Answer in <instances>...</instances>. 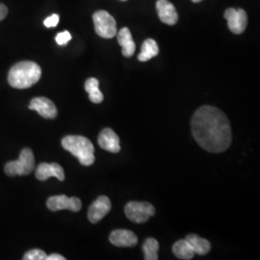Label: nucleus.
<instances>
[{"label":"nucleus","instance_id":"f257e3e1","mask_svg":"<svg viewBox=\"0 0 260 260\" xmlns=\"http://www.w3.org/2000/svg\"><path fill=\"white\" fill-rule=\"evenodd\" d=\"M191 128L197 143L208 152L221 153L232 144L231 122L223 112L214 106L200 107L193 116Z\"/></svg>","mask_w":260,"mask_h":260},{"label":"nucleus","instance_id":"f03ea898","mask_svg":"<svg viewBox=\"0 0 260 260\" xmlns=\"http://www.w3.org/2000/svg\"><path fill=\"white\" fill-rule=\"evenodd\" d=\"M42 69L35 62L23 61L13 66L8 75L9 84L16 89H27L41 79Z\"/></svg>","mask_w":260,"mask_h":260},{"label":"nucleus","instance_id":"7ed1b4c3","mask_svg":"<svg viewBox=\"0 0 260 260\" xmlns=\"http://www.w3.org/2000/svg\"><path fill=\"white\" fill-rule=\"evenodd\" d=\"M62 147L77 158L83 166H91L94 162L93 143L83 136L69 135L62 140Z\"/></svg>","mask_w":260,"mask_h":260},{"label":"nucleus","instance_id":"20e7f679","mask_svg":"<svg viewBox=\"0 0 260 260\" xmlns=\"http://www.w3.org/2000/svg\"><path fill=\"white\" fill-rule=\"evenodd\" d=\"M35 169L34 153L30 149H23L20 151L19 158L16 161L8 162L5 166V173L9 177L27 176Z\"/></svg>","mask_w":260,"mask_h":260},{"label":"nucleus","instance_id":"39448f33","mask_svg":"<svg viewBox=\"0 0 260 260\" xmlns=\"http://www.w3.org/2000/svg\"><path fill=\"white\" fill-rule=\"evenodd\" d=\"M93 24L99 36L112 39L117 35V23L111 15L106 11H98L93 15Z\"/></svg>","mask_w":260,"mask_h":260},{"label":"nucleus","instance_id":"423d86ee","mask_svg":"<svg viewBox=\"0 0 260 260\" xmlns=\"http://www.w3.org/2000/svg\"><path fill=\"white\" fill-rule=\"evenodd\" d=\"M124 213L131 222L143 223L155 214V209L146 202H130L124 207Z\"/></svg>","mask_w":260,"mask_h":260},{"label":"nucleus","instance_id":"0eeeda50","mask_svg":"<svg viewBox=\"0 0 260 260\" xmlns=\"http://www.w3.org/2000/svg\"><path fill=\"white\" fill-rule=\"evenodd\" d=\"M47 206L51 211L69 209L74 212H78L82 207V203L78 198L75 197L69 198L65 195L53 196L48 198Z\"/></svg>","mask_w":260,"mask_h":260},{"label":"nucleus","instance_id":"6e6552de","mask_svg":"<svg viewBox=\"0 0 260 260\" xmlns=\"http://www.w3.org/2000/svg\"><path fill=\"white\" fill-rule=\"evenodd\" d=\"M223 17L228 20L230 30L234 34H242L247 27L248 16L243 9L229 8L225 10Z\"/></svg>","mask_w":260,"mask_h":260},{"label":"nucleus","instance_id":"1a4fd4ad","mask_svg":"<svg viewBox=\"0 0 260 260\" xmlns=\"http://www.w3.org/2000/svg\"><path fill=\"white\" fill-rule=\"evenodd\" d=\"M111 210V202L108 197L101 196L99 197L91 206L88 211V219L91 223H99L103 220L109 211Z\"/></svg>","mask_w":260,"mask_h":260},{"label":"nucleus","instance_id":"9d476101","mask_svg":"<svg viewBox=\"0 0 260 260\" xmlns=\"http://www.w3.org/2000/svg\"><path fill=\"white\" fill-rule=\"evenodd\" d=\"M30 110L38 112L45 119H55L57 117V108L55 104L47 98H35L33 99L28 106Z\"/></svg>","mask_w":260,"mask_h":260},{"label":"nucleus","instance_id":"9b49d317","mask_svg":"<svg viewBox=\"0 0 260 260\" xmlns=\"http://www.w3.org/2000/svg\"><path fill=\"white\" fill-rule=\"evenodd\" d=\"M156 10L160 20L168 25H175L178 20V14L173 3L168 0H158Z\"/></svg>","mask_w":260,"mask_h":260},{"label":"nucleus","instance_id":"f8f14e48","mask_svg":"<svg viewBox=\"0 0 260 260\" xmlns=\"http://www.w3.org/2000/svg\"><path fill=\"white\" fill-rule=\"evenodd\" d=\"M109 240L114 246L120 248L134 247L138 243L136 234L127 230H116L112 232Z\"/></svg>","mask_w":260,"mask_h":260},{"label":"nucleus","instance_id":"ddd939ff","mask_svg":"<svg viewBox=\"0 0 260 260\" xmlns=\"http://www.w3.org/2000/svg\"><path fill=\"white\" fill-rule=\"evenodd\" d=\"M98 142L102 149L110 151L112 153H118L121 150L120 138L111 128L103 129L99 136Z\"/></svg>","mask_w":260,"mask_h":260},{"label":"nucleus","instance_id":"4468645a","mask_svg":"<svg viewBox=\"0 0 260 260\" xmlns=\"http://www.w3.org/2000/svg\"><path fill=\"white\" fill-rule=\"evenodd\" d=\"M54 177L63 181L65 179L64 169L58 163H41L36 169V177L39 180H47L49 177Z\"/></svg>","mask_w":260,"mask_h":260},{"label":"nucleus","instance_id":"2eb2a0df","mask_svg":"<svg viewBox=\"0 0 260 260\" xmlns=\"http://www.w3.org/2000/svg\"><path fill=\"white\" fill-rule=\"evenodd\" d=\"M118 43L121 47V52L124 57H131L134 54L136 46L132 39V35L127 27L121 28L118 33Z\"/></svg>","mask_w":260,"mask_h":260},{"label":"nucleus","instance_id":"dca6fc26","mask_svg":"<svg viewBox=\"0 0 260 260\" xmlns=\"http://www.w3.org/2000/svg\"><path fill=\"white\" fill-rule=\"evenodd\" d=\"M186 241L190 244L193 251H195L197 254L205 255L208 253L211 249V244L207 241L205 238H202L196 234H189L187 235Z\"/></svg>","mask_w":260,"mask_h":260},{"label":"nucleus","instance_id":"f3484780","mask_svg":"<svg viewBox=\"0 0 260 260\" xmlns=\"http://www.w3.org/2000/svg\"><path fill=\"white\" fill-rule=\"evenodd\" d=\"M159 48H158L157 43L152 39H147L143 45L142 49L138 55V60L141 62H147L153 57L158 55Z\"/></svg>","mask_w":260,"mask_h":260},{"label":"nucleus","instance_id":"a211bd4d","mask_svg":"<svg viewBox=\"0 0 260 260\" xmlns=\"http://www.w3.org/2000/svg\"><path fill=\"white\" fill-rule=\"evenodd\" d=\"M85 90L89 93V99L93 103H101L103 102V94L100 90V82L96 78L91 77L85 82Z\"/></svg>","mask_w":260,"mask_h":260},{"label":"nucleus","instance_id":"6ab92c4d","mask_svg":"<svg viewBox=\"0 0 260 260\" xmlns=\"http://www.w3.org/2000/svg\"><path fill=\"white\" fill-rule=\"evenodd\" d=\"M173 252L179 259H192L195 255V251H193L192 247L186 240L176 242L173 246Z\"/></svg>","mask_w":260,"mask_h":260},{"label":"nucleus","instance_id":"aec40b11","mask_svg":"<svg viewBox=\"0 0 260 260\" xmlns=\"http://www.w3.org/2000/svg\"><path fill=\"white\" fill-rule=\"evenodd\" d=\"M158 250H159V243L157 240L154 238H148L143 245L145 259L157 260Z\"/></svg>","mask_w":260,"mask_h":260},{"label":"nucleus","instance_id":"412c9836","mask_svg":"<svg viewBox=\"0 0 260 260\" xmlns=\"http://www.w3.org/2000/svg\"><path fill=\"white\" fill-rule=\"evenodd\" d=\"M47 253L42 250L39 249H34L31 251H28L24 256V260H46L47 259Z\"/></svg>","mask_w":260,"mask_h":260},{"label":"nucleus","instance_id":"4be33fe9","mask_svg":"<svg viewBox=\"0 0 260 260\" xmlns=\"http://www.w3.org/2000/svg\"><path fill=\"white\" fill-rule=\"evenodd\" d=\"M55 40L56 43L59 46H66L72 40V35L69 31H64V32H61V33L57 34Z\"/></svg>","mask_w":260,"mask_h":260},{"label":"nucleus","instance_id":"5701e85b","mask_svg":"<svg viewBox=\"0 0 260 260\" xmlns=\"http://www.w3.org/2000/svg\"><path fill=\"white\" fill-rule=\"evenodd\" d=\"M58 22H59V16L54 14V15H52V16H50L47 19H45L44 24H45V26L48 28L55 27V26H57Z\"/></svg>","mask_w":260,"mask_h":260},{"label":"nucleus","instance_id":"b1692460","mask_svg":"<svg viewBox=\"0 0 260 260\" xmlns=\"http://www.w3.org/2000/svg\"><path fill=\"white\" fill-rule=\"evenodd\" d=\"M7 15H8V8L4 4L0 3V21L5 19Z\"/></svg>","mask_w":260,"mask_h":260},{"label":"nucleus","instance_id":"393cba45","mask_svg":"<svg viewBox=\"0 0 260 260\" xmlns=\"http://www.w3.org/2000/svg\"><path fill=\"white\" fill-rule=\"evenodd\" d=\"M66 258L64 256H62L61 254L58 253H52L50 255H47V259L46 260H65Z\"/></svg>","mask_w":260,"mask_h":260},{"label":"nucleus","instance_id":"a878e982","mask_svg":"<svg viewBox=\"0 0 260 260\" xmlns=\"http://www.w3.org/2000/svg\"><path fill=\"white\" fill-rule=\"evenodd\" d=\"M194 3H199V2H202L203 0H192Z\"/></svg>","mask_w":260,"mask_h":260},{"label":"nucleus","instance_id":"bb28decb","mask_svg":"<svg viewBox=\"0 0 260 260\" xmlns=\"http://www.w3.org/2000/svg\"><path fill=\"white\" fill-rule=\"evenodd\" d=\"M121 1H127V0H121Z\"/></svg>","mask_w":260,"mask_h":260}]
</instances>
